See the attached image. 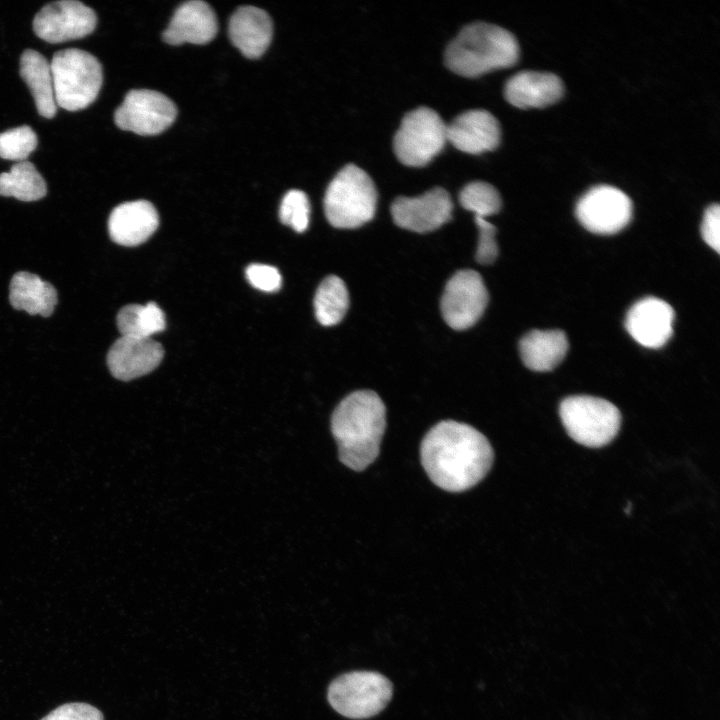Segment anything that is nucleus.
I'll list each match as a JSON object with an SVG mask.
<instances>
[{"instance_id": "nucleus-19", "label": "nucleus", "mask_w": 720, "mask_h": 720, "mask_svg": "<svg viewBox=\"0 0 720 720\" xmlns=\"http://www.w3.org/2000/svg\"><path fill=\"white\" fill-rule=\"evenodd\" d=\"M216 33L217 19L213 9L204 1L192 0L177 8L163 39L170 45L206 44Z\"/></svg>"}, {"instance_id": "nucleus-32", "label": "nucleus", "mask_w": 720, "mask_h": 720, "mask_svg": "<svg viewBox=\"0 0 720 720\" xmlns=\"http://www.w3.org/2000/svg\"><path fill=\"white\" fill-rule=\"evenodd\" d=\"M41 720H104V717L96 707L75 702L57 707Z\"/></svg>"}, {"instance_id": "nucleus-1", "label": "nucleus", "mask_w": 720, "mask_h": 720, "mask_svg": "<svg viewBox=\"0 0 720 720\" xmlns=\"http://www.w3.org/2000/svg\"><path fill=\"white\" fill-rule=\"evenodd\" d=\"M421 462L431 481L449 492L478 484L490 470L494 453L488 439L474 427L444 420L425 435Z\"/></svg>"}, {"instance_id": "nucleus-6", "label": "nucleus", "mask_w": 720, "mask_h": 720, "mask_svg": "<svg viewBox=\"0 0 720 720\" xmlns=\"http://www.w3.org/2000/svg\"><path fill=\"white\" fill-rule=\"evenodd\" d=\"M568 435L587 447H602L617 435L621 414L611 402L593 396L577 395L565 398L559 408Z\"/></svg>"}, {"instance_id": "nucleus-17", "label": "nucleus", "mask_w": 720, "mask_h": 720, "mask_svg": "<svg viewBox=\"0 0 720 720\" xmlns=\"http://www.w3.org/2000/svg\"><path fill=\"white\" fill-rule=\"evenodd\" d=\"M157 210L146 200L125 202L116 206L108 219L111 239L122 246L145 242L158 228Z\"/></svg>"}, {"instance_id": "nucleus-3", "label": "nucleus", "mask_w": 720, "mask_h": 720, "mask_svg": "<svg viewBox=\"0 0 720 720\" xmlns=\"http://www.w3.org/2000/svg\"><path fill=\"white\" fill-rule=\"evenodd\" d=\"M518 59L519 45L515 36L498 25L486 22H474L463 27L445 51L447 67L465 77L511 67Z\"/></svg>"}, {"instance_id": "nucleus-13", "label": "nucleus", "mask_w": 720, "mask_h": 720, "mask_svg": "<svg viewBox=\"0 0 720 720\" xmlns=\"http://www.w3.org/2000/svg\"><path fill=\"white\" fill-rule=\"evenodd\" d=\"M452 210V199L441 187H435L415 197H397L391 205V214L396 225L418 233L438 229L451 219Z\"/></svg>"}, {"instance_id": "nucleus-16", "label": "nucleus", "mask_w": 720, "mask_h": 720, "mask_svg": "<svg viewBox=\"0 0 720 720\" xmlns=\"http://www.w3.org/2000/svg\"><path fill=\"white\" fill-rule=\"evenodd\" d=\"M500 139V124L487 110L465 111L447 125V141L466 153L479 154L493 150L499 145Z\"/></svg>"}, {"instance_id": "nucleus-22", "label": "nucleus", "mask_w": 720, "mask_h": 720, "mask_svg": "<svg viewBox=\"0 0 720 720\" xmlns=\"http://www.w3.org/2000/svg\"><path fill=\"white\" fill-rule=\"evenodd\" d=\"M9 300L17 310L48 317L57 304V292L50 283L39 276L20 271L11 279Z\"/></svg>"}, {"instance_id": "nucleus-14", "label": "nucleus", "mask_w": 720, "mask_h": 720, "mask_svg": "<svg viewBox=\"0 0 720 720\" xmlns=\"http://www.w3.org/2000/svg\"><path fill=\"white\" fill-rule=\"evenodd\" d=\"M674 310L664 300L646 297L628 311L625 327L630 336L647 348L663 346L673 333Z\"/></svg>"}, {"instance_id": "nucleus-7", "label": "nucleus", "mask_w": 720, "mask_h": 720, "mask_svg": "<svg viewBox=\"0 0 720 720\" xmlns=\"http://www.w3.org/2000/svg\"><path fill=\"white\" fill-rule=\"evenodd\" d=\"M392 696V684L382 674L355 671L336 678L328 688V700L341 715L365 719L378 714Z\"/></svg>"}, {"instance_id": "nucleus-24", "label": "nucleus", "mask_w": 720, "mask_h": 720, "mask_svg": "<svg viewBox=\"0 0 720 720\" xmlns=\"http://www.w3.org/2000/svg\"><path fill=\"white\" fill-rule=\"evenodd\" d=\"M47 194L46 182L34 164L24 160L0 174V195L21 201H37Z\"/></svg>"}, {"instance_id": "nucleus-31", "label": "nucleus", "mask_w": 720, "mask_h": 720, "mask_svg": "<svg viewBox=\"0 0 720 720\" xmlns=\"http://www.w3.org/2000/svg\"><path fill=\"white\" fill-rule=\"evenodd\" d=\"M246 278L253 287L264 292H275L282 283L278 269L265 264L249 265L246 269Z\"/></svg>"}, {"instance_id": "nucleus-10", "label": "nucleus", "mask_w": 720, "mask_h": 720, "mask_svg": "<svg viewBox=\"0 0 720 720\" xmlns=\"http://www.w3.org/2000/svg\"><path fill=\"white\" fill-rule=\"evenodd\" d=\"M488 299L481 275L470 269L459 270L445 286L440 304L441 313L451 328L465 330L481 318Z\"/></svg>"}, {"instance_id": "nucleus-29", "label": "nucleus", "mask_w": 720, "mask_h": 720, "mask_svg": "<svg viewBox=\"0 0 720 720\" xmlns=\"http://www.w3.org/2000/svg\"><path fill=\"white\" fill-rule=\"evenodd\" d=\"M279 217L283 224L296 232H304L310 221V203L307 195L297 189L288 191L282 199Z\"/></svg>"}, {"instance_id": "nucleus-5", "label": "nucleus", "mask_w": 720, "mask_h": 720, "mask_svg": "<svg viewBox=\"0 0 720 720\" xmlns=\"http://www.w3.org/2000/svg\"><path fill=\"white\" fill-rule=\"evenodd\" d=\"M50 66L57 106L78 111L95 101L103 82L102 66L95 56L68 48L56 52Z\"/></svg>"}, {"instance_id": "nucleus-4", "label": "nucleus", "mask_w": 720, "mask_h": 720, "mask_svg": "<svg viewBox=\"0 0 720 720\" xmlns=\"http://www.w3.org/2000/svg\"><path fill=\"white\" fill-rule=\"evenodd\" d=\"M377 191L370 176L354 164L344 166L332 179L324 197L329 223L342 229L362 226L375 214Z\"/></svg>"}, {"instance_id": "nucleus-20", "label": "nucleus", "mask_w": 720, "mask_h": 720, "mask_svg": "<svg viewBox=\"0 0 720 720\" xmlns=\"http://www.w3.org/2000/svg\"><path fill=\"white\" fill-rule=\"evenodd\" d=\"M273 33L269 15L254 6L238 8L229 21V37L247 58H258L268 48Z\"/></svg>"}, {"instance_id": "nucleus-25", "label": "nucleus", "mask_w": 720, "mask_h": 720, "mask_svg": "<svg viewBox=\"0 0 720 720\" xmlns=\"http://www.w3.org/2000/svg\"><path fill=\"white\" fill-rule=\"evenodd\" d=\"M116 321L121 336L125 337L151 338L166 327L164 312L154 302L124 306L118 312Z\"/></svg>"}, {"instance_id": "nucleus-9", "label": "nucleus", "mask_w": 720, "mask_h": 720, "mask_svg": "<svg viewBox=\"0 0 720 720\" xmlns=\"http://www.w3.org/2000/svg\"><path fill=\"white\" fill-rule=\"evenodd\" d=\"M177 109L164 94L153 90L129 91L114 113L115 124L139 135H156L175 120Z\"/></svg>"}, {"instance_id": "nucleus-33", "label": "nucleus", "mask_w": 720, "mask_h": 720, "mask_svg": "<svg viewBox=\"0 0 720 720\" xmlns=\"http://www.w3.org/2000/svg\"><path fill=\"white\" fill-rule=\"evenodd\" d=\"M701 235L705 243L720 252V207L718 204L710 205L703 216Z\"/></svg>"}, {"instance_id": "nucleus-8", "label": "nucleus", "mask_w": 720, "mask_h": 720, "mask_svg": "<svg viewBox=\"0 0 720 720\" xmlns=\"http://www.w3.org/2000/svg\"><path fill=\"white\" fill-rule=\"evenodd\" d=\"M447 142V125L436 111L418 107L408 112L394 136L398 160L412 167L429 163Z\"/></svg>"}, {"instance_id": "nucleus-30", "label": "nucleus", "mask_w": 720, "mask_h": 720, "mask_svg": "<svg viewBox=\"0 0 720 720\" xmlns=\"http://www.w3.org/2000/svg\"><path fill=\"white\" fill-rule=\"evenodd\" d=\"M475 223L478 229L475 258L478 263L491 264L498 255V245L495 238L496 227L481 217H475Z\"/></svg>"}, {"instance_id": "nucleus-15", "label": "nucleus", "mask_w": 720, "mask_h": 720, "mask_svg": "<svg viewBox=\"0 0 720 720\" xmlns=\"http://www.w3.org/2000/svg\"><path fill=\"white\" fill-rule=\"evenodd\" d=\"M163 356L162 345L152 338L121 336L108 351L107 366L116 379L130 381L153 371Z\"/></svg>"}, {"instance_id": "nucleus-23", "label": "nucleus", "mask_w": 720, "mask_h": 720, "mask_svg": "<svg viewBox=\"0 0 720 720\" xmlns=\"http://www.w3.org/2000/svg\"><path fill=\"white\" fill-rule=\"evenodd\" d=\"M20 75L31 91L38 113L53 118L57 105L50 63L39 52L26 49L20 58Z\"/></svg>"}, {"instance_id": "nucleus-11", "label": "nucleus", "mask_w": 720, "mask_h": 720, "mask_svg": "<svg viewBox=\"0 0 720 720\" xmlns=\"http://www.w3.org/2000/svg\"><path fill=\"white\" fill-rule=\"evenodd\" d=\"M632 202L620 189L599 185L587 191L576 205V217L588 231L609 235L621 231L632 217Z\"/></svg>"}, {"instance_id": "nucleus-26", "label": "nucleus", "mask_w": 720, "mask_h": 720, "mask_svg": "<svg viewBox=\"0 0 720 720\" xmlns=\"http://www.w3.org/2000/svg\"><path fill=\"white\" fill-rule=\"evenodd\" d=\"M349 307V293L343 280L335 275L326 277L314 297L315 316L323 326L338 324Z\"/></svg>"}, {"instance_id": "nucleus-12", "label": "nucleus", "mask_w": 720, "mask_h": 720, "mask_svg": "<svg viewBox=\"0 0 720 720\" xmlns=\"http://www.w3.org/2000/svg\"><path fill=\"white\" fill-rule=\"evenodd\" d=\"M96 24L93 9L80 1L61 0L45 5L35 15L33 30L46 42L62 43L91 34Z\"/></svg>"}, {"instance_id": "nucleus-28", "label": "nucleus", "mask_w": 720, "mask_h": 720, "mask_svg": "<svg viewBox=\"0 0 720 720\" xmlns=\"http://www.w3.org/2000/svg\"><path fill=\"white\" fill-rule=\"evenodd\" d=\"M37 143L36 133L27 125L1 132L0 158L17 162L24 161L35 150Z\"/></svg>"}, {"instance_id": "nucleus-21", "label": "nucleus", "mask_w": 720, "mask_h": 720, "mask_svg": "<svg viewBox=\"0 0 720 720\" xmlns=\"http://www.w3.org/2000/svg\"><path fill=\"white\" fill-rule=\"evenodd\" d=\"M569 344L561 330H533L520 341V356L524 365L537 372L554 369L566 356Z\"/></svg>"}, {"instance_id": "nucleus-2", "label": "nucleus", "mask_w": 720, "mask_h": 720, "mask_svg": "<svg viewBox=\"0 0 720 720\" xmlns=\"http://www.w3.org/2000/svg\"><path fill=\"white\" fill-rule=\"evenodd\" d=\"M386 427V408L377 393L359 390L346 396L331 417L340 461L362 471L379 455Z\"/></svg>"}, {"instance_id": "nucleus-27", "label": "nucleus", "mask_w": 720, "mask_h": 720, "mask_svg": "<svg viewBox=\"0 0 720 720\" xmlns=\"http://www.w3.org/2000/svg\"><path fill=\"white\" fill-rule=\"evenodd\" d=\"M459 201L462 207L472 211L475 217L485 219L498 213L502 205L497 189L483 181H473L464 186L460 191Z\"/></svg>"}, {"instance_id": "nucleus-18", "label": "nucleus", "mask_w": 720, "mask_h": 720, "mask_svg": "<svg viewBox=\"0 0 720 720\" xmlns=\"http://www.w3.org/2000/svg\"><path fill=\"white\" fill-rule=\"evenodd\" d=\"M564 92L561 79L555 74L521 71L505 84L506 100L520 109L545 108L556 103Z\"/></svg>"}]
</instances>
